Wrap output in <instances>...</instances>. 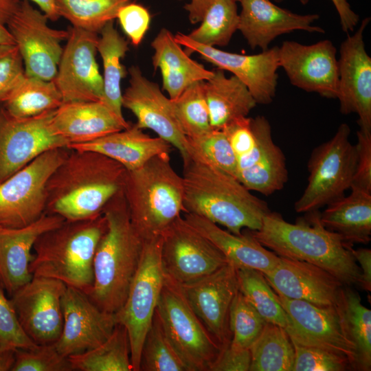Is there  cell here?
<instances>
[{"label": "cell", "instance_id": "1", "mask_svg": "<svg viewBox=\"0 0 371 371\" xmlns=\"http://www.w3.org/2000/svg\"><path fill=\"white\" fill-rule=\"evenodd\" d=\"M126 170L100 153L69 149L47 184L45 213L65 221L91 218L122 189Z\"/></svg>", "mask_w": 371, "mask_h": 371}, {"label": "cell", "instance_id": "2", "mask_svg": "<svg viewBox=\"0 0 371 371\" xmlns=\"http://www.w3.org/2000/svg\"><path fill=\"white\" fill-rule=\"evenodd\" d=\"M295 223L286 221L277 212H268L258 230H248L265 247L279 256L315 265L344 285H359L361 272L352 245L321 223L317 210Z\"/></svg>", "mask_w": 371, "mask_h": 371}, {"label": "cell", "instance_id": "3", "mask_svg": "<svg viewBox=\"0 0 371 371\" xmlns=\"http://www.w3.org/2000/svg\"><path fill=\"white\" fill-rule=\"evenodd\" d=\"M183 164V213L205 218L236 235L261 227L268 205L237 178L190 158Z\"/></svg>", "mask_w": 371, "mask_h": 371}, {"label": "cell", "instance_id": "4", "mask_svg": "<svg viewBox=\"0 0 371 371\" xmlns=\"http://www.w3.org/2000/svg\"><path fill=\"white\" fill-rule=\"evenodd\" d=\"M106 228L93 258V284L87 294L101 310L116 313L137 271L144 240L133 227L122 189L106 203Z\"/></svg>", "mask_w": 371, "mask_h": 371}, {"label": "cell", "instance_id": "5", "mask_svg": "<svg viewBox=\"0 0 371 371\" xmlns=\"http://www.w3.org/2000/svg\"><path fill=\"white\" fill-rule=\"evenodd\" d=\"M106 228L103 214L88 219L65 221L42 234L33 247L32 276L52 278L87 294L93 284V258Z\"/></svg>", "mask_w": 371, "mask_h": 371}, {"label": "cell", "instance_id": "6", "mask_svg": "<svg viewBox=\"0 0 371 371\" xmlns=\"http://www.w3.org/2000/svg\"><path fill=\"white\" fill-rule=\"evenodd\" d=\"M122 192L131 221L143 240L161 236L184 212L183 178L172 166L170 154L126 170Z\"/></svg>", "mask_w": 371, "mask_h": 371}, {"label": "cell", "instance_id": "7", "mask_svg": "<svg viewBox=\"0 0 371 371\" xmlns=\"http://www.w3.org/2000/svg\"><path fill=\"white\" fill-rule=\"evenodd\" d=\"M156 311L186 371H210L222 348L193 311L181 284L165 273Z\"/></svg>", "mask_w": 371, "mask_h": 371}, {"label": "cell", "instance_id": "8", "mask_svg": "<svg viewBox=\"0 0 371 371\" xmlns=\"http://www.w3.org/2000/svg\"><path fill=\"white\" fill-rule=\"evenodd\" d=\"M350 133L349 126L343 123L330 139L314 149L308 162L307 186L294 205L297 212L316 211L344 196L350 188L357 152Z\"/></svg>", "mask_w": 371, "mask_h": 371}, {"label": "cell", "instance_id": "9", "mask_svg": "<svg viewBox=\"0 0 371 371\" xmlns=\"http://www.w3.org/2000/svg\"><path fill=\"white\" fill-rule=\"evenodd\" d=\"M161 236L144 240L137 271L117 322L126 329L131 346L133 371H139L142 344L157 308L164 280L161 258Z\"/></svg>", "mask_w": 371, "mask_h": 371}, {"label": "cell", "instance_id": "10", "mask_svg": "<svg viewBox=\"0 0 371 371\" xmlns=\"http://www.w3.org/2000/svg\"><path fill=\"white\" fill-rule=\"evenodd\" d=\"M69 152L48 150L0 184L1 227H25L45 214L48 180Z\"/></svg>", "mask_w": 371, "mask_h": 371}, {"label": "cell", "instance_id": "11", "mask_svg": "<svg viewBox=\"0 0 371 371\" xmlns=\"http://www.w3.org/2000/svg\"><path fill=\"white\" fill-rule=\"evenodd\" d=\"M48 21L28 0H21L8 29L22 57L25 75L52 80L63 51L61 42L67 39L69 31L54 29Z\"/></svg>", "mask_w": 371, "mask_h": 371}, {"label": "cell", "instance_id": "12", "mask_svg": "<svg viewBox=\"0 0 371 371\" xmlns=\"http://www.w3.org/2000/svg\"><path fill=\"white\" fill-rule=\"evenodd\" d=\"M275 293L287 315L288 324L284 329L291 339L341 355L355 369L356 348L348 333L339 302L335 306H318Z\"/></svg>", "mask_w": 371, "mask_h": 371}, {"label": "cell", "instance_id": "13", "mask_svg": "<svg viewBox=\"0 0 371 371\" xmlns=\"http://www.w3.org/2000/svg\"><path fill=\"white\" fill-rule=\"evenodd\" d=\"M54 111L18 117L0 103V184L44 152L67 148L53 129Z\"/></svg>", "mask_w": 371, "mask_h": 371}, {"label": "cell", "instance_id": "14", "mask_svg": "<svg viewBox=\"0 0 371 371\" xmlns=\"http://www.w3.org/2000/svg\"><path fill=\"white\" fill-rule=\"evenodd\" d=\"M161 237L164 273L181 285L195 282L229 263L224 254L182 216Z\"/></svg>", "mask_w": 371, "mask_h": 371}, {"label": "cell", "instance_id": "15", "mask_svg": "<svg viewBox=\"0 0 371 371\" xmlns=\"http://www.w3.org/2000/svg\"><path fill=\"white\" fill-rule=\"evenodd\" d=\"M175 41L190 55L197 53L201 58L218 69L231 72L248 88L257 104H268L276 95L279 65L278 48H268L260 54H240L199 43L187 34L178 32Z\"/></svg>", "mask_w": 371, "mask_h": 371}, {"label": "cell", "instance_id": "16", "mask_svg": "<svg viewBox=\"0 0 371 371\" xmlns=\"http://www.w3.org/2000/svg\"><path fill=\"white\" fill-rule=\"evenodd\" d=\"M67 286L61 281L34 277L10 295L19 323L36 345L54 344L63 328L61 300Z\"/></svg>", "mask_w": 371, "mask_h": 371}, {"label": "cell", "instance_id": "17", "mask_svg": "<svg viewBox=\"0 0 371 371\" xmlns=\"http://www.w3.org/2000/svg\"><path fill=\"white\" fill-rule=\"evenodd\" d=\"M97 33L71 27L54 82L63 102L100 101L103 80L95 56Z\"/></svg>", "mask_w": 371, "mask_h": 371}, {"label": "cell", "instance_id": "18", "mask_svg": "<svg viewBox=\"0 0 371 371\" xmlns=\"http://www.w3.org/2000/svg\"><path fill=\"white\" fill-rule=\"evenodd\" d=\"M278 57L280 67L293 85L322 97L337 98L338 59L331 41L312 45L286 41L278 48Z\"/></svg>", "mask_w": 371, "mask_h": 371}, {"label": "cell", "instance_id": "19", "mask_svg": "<svg viewBox=\"0 0 371 371\" xmlns=\"http://www.w3.org/2000/svg\"><path fill=\"white\" fill-rule=\"evenodd\" d=\"M369 21L370 18L364 19L340 45L337 96L341 113H357L360 130L366 133H371V58L363 41Z\"/></svg>", "mask_w": 371, "mask_h": 371}, {"label": "cell", "instance_id": "20", "mask_svg": "<svg viewBox=\"0 0 371 371\" xmlns=\"http://www.w3.org/2000/svg\"><path fill=\"white\" fill-rule=\"evenodd\" d=\"M63 328L54 344L65 357L78 355L104 342L117 324L115 314L98 308L83 291L67 286L61 300Z\"/></svg>", "mask_w": 371, "mask_h": 371}, {"label": "cell", "instance_id": "21", "mask_svg": "<svg viewBox=\"0 0 371 371\" xmlns=\"http://www.w3.org/2000/svg\"><path fill=\"white\" fill-rule=\"evenodd\" d=\"M128 87L122 93V107L137 118L135 125L154 131L158 137L175 147L182 160L188 158L186 137L175 117L171 100L159 85L147 79L137 66L128 69Z\"/></svg>", "mask_w": 371, "mask_h": 371}, {"label": "cell", "instance_id": "22", "mask_svg": "<svg viewBox=\"0 0 371 371\" xmlns=\"http://www.w3.org/2000/svg\"><path fill=\"white\" fill-rule=\"evenodd\" d=\"M194 313L222 349L231 341L229 316L238 291L237 268L229 262L212 273L181 285Z\"/></svg>", "mask_w": 371, "mask_h": 371}, {"label": "cell", "instance_id": "23", "mask_svg": "<svg viewBox=\"0 0 371 371\" xmlns=\"http://www.w3.org/2000/svg\"><path fill=\"white\" fill-rule=\"evenodd\" d=\"M263 275L279 295L318 306L337 305L344 285L315 265L281 256L276 267Z\"/></svg>", "mask_w": 371, "mask_h": 371}, {"label": "cell", "instance_id": "24", "mask_svg": "<svg viewBox=\"0 0 371 371\" xmlns=\"http://www.w3.org/2000/svg\"><path fill=\"white\" fill-rule=\"evenodd\" d=\"M256 144L247 155L237 159L236 177L249 190L268 196L283 188L288 180L286 158L273 140L268 120L251 117Z\"/></svg>", "mask_w": 371, "mask_h": 371}, {"label": "cell", "instance_id": "25", "mask_svg": "<svg viewBox=\"0 0 371 371\" xmlns=\"http://www.w3.org/2000/svg\"><path fill=\"white\" fill-rule=\"evenodd\" d=\"M239 30L251 49H267L276 37L295 30L324 33L313 25L319 16L299 14L283 9L269 0H240Z\"/></svg>", "mask_w": 371, "mask_h": 371}, {"label": "cell", "instance_id": "26", "mask_svg": "<svg viewBox=\"0 0 371 371\" xmlns=\"http://www.w3.org/2000/svg\"><path fill=\"white\" fill-rule=\"evenodd\" d=\"M65 221L58 215L45 213L27 226L0 228V282L10 296L33 277L29 266L36 239Z\"/></svg>", "mask_w": 371, "mask_h": 371}, {"label": "cell", "instance_id": "27", "mask_svg": "<svg viewBox=\"0 0 371 371\" xmlns=\"http://www.w3.org/2000/svg\"><path fill=\"white\" fill-rule=\"evenodd\" d=\"M52 124L55 133L68 146L93 141L128 128L131 124L119 119L101 101L63 102L56 109Z\"/></svg>", "mask_w": 371, "mask_h": 371}, {"label": "cell", "instance_id": "28", "mask_svg": "<svg viewBox=\"0 0 371 371\" xmlns=\"http://www.w3.org/2000/svg\"><path fill=\"white\" fill-rule=\"evenodd\" d=\"M183 217L195 230L212 243L236 268L271 271L280 256L262 245L249 232L236 235L202 216L183 213Z\"/></svg>", "mask_w": 371, "mask_h": 371}, {"label": "cell", "instance_id": "29", "mask_svg": "<svg viewBox=\"0 0 371 371\" xmlns=\"http://www.w3.org/2000/svg\"><path fill=\"white\" fill-rule=\"evenodd\" d=\"M171 146L161 137L145 133L135 124L91 142L71 144L68 148L100 153L120 163L126 170H131L157 155L170 154Z\"/></svg>", "mask_w": 371, "mask_h": 371}, {"label": "cell", "instance_id": "30", "mask_svg": "<svg viewBox=\"0 0 371 371\" xmlns=\"http://www.w3.org/2000/svg\"><path fill=\"white\" fill-rule=\"evenodd\" d=\"M151 46L155 52L152 64L155 70H160L162 88L170 99L177 98L192 84L208 80L214 74V70L207 69L190 58L172 32L166 28L159 32Z\"/></svg>", "mask_w": 371, "mask_h": 371}, {"label": "cell", "instance_id": "31", "mask_svg": "<svg viewBox=\"0 0 371 371\" xmlns=\"http://www.w3.org/2000/svg\"><path fill=\"white\" fill-rule=\"evenodd\" d=\"M203 92L212 128L222 129L238 119L247 117L256 102L248 88L236 76L227 77L223 70H214L203 81Z\"/></svg>", "mask_w": 371, "mask_h": 371}, {"label": "cell", "instance_id": "32", "mask_svg": "<svg viewBox=\"0 0 371 371\" xmlns=\"http://www.w3.org/2000/svg\"><path fill=\"white\" fill-rule=\"evenodd\" d=\"M350 190L349 195L326 205L320 221L349 244H368L371 240V192Z\"/></svg>", "mask_w": 371, "mask_h": 371}, {"label": "cell", "instance_id": "33", "mask_svg": "<svg viewBox=\"0 0 371 371\" xmlns=\"http://www.w3.org/2000/svg\"><path fill=\"white\" fill-rule=\"evenodd\" d=\"M100 34L97 49L103 65V95L100 101L119 119L126 121L122 109L121 81L126 72L121 60L128 50V43L114 27L113 21L107 23Z\"/></svg>", "mask_w": 371, "mask_h": 371}, {"label": "cell", "instance_id": "34", "mask_svg": "<svg viewBox=\"0 0 371 371\" xmlns=\"http://www.w3.org/2000/svg\"><path fill=\"white\" fill-rule=\"evenodd\" d=\"M12 115L29 117L54 111L63 103V98L54 80L25 75L0 100Z\"/></svg>", "mask_w": 371, "mask_h": 371}, {"label": "cell", "instance_id": "35", "mask_svg": "<svg viewBox=\"0 0 371 371\" xmlns=\"http://www.w3.org/2000/svg\"><path fill=\"white\" fill-rule=\"evenodd\" d=\"M68 358L73 370L133 371L128 335L119 323L100 345Z\"/></svg>", "mask_w": 371, "mask_h": 371}, {"label": "cell", "instance_id": "36", "mask_svg": "<svg viewBox=\"0 0 371 371\" xmlns=\"http://www.w3.org/2000/svg\"><path fill=\"white\" fill-rule=\"evenodd\" d=\"M249 371H293L295 350L286 330L267 322L250 348Z\"/></svg>", "mask_w": 371, "mask_h": 371}, {"label": "cell", "instance_id": "37", "mask_svg": "<svg viewBox=\"0 0 371 371\" xmlns=\"http://www.w3.org/2000/svg\"><path fill=\"white\" fill-rule=\"evenodd\" d=\"M348 333L356 348L355 370L371 368V311L363 306L359 295L344 287L339 301Z\"/></svg>", "mask_w": 371, "mask_h": 371}, {"label": "cell", "instance_id": "38", "mask_svg": "<svg viewBox=\"0 0 371 371\" xmlns=\"http://www.w3.org/2000/svg\"><path fill=\"white\" fill-rule=\"evenodd\" d=\"M236 0H213L206 10L201 25L188 36L199 43L210 46L227 45L238 30L239 14Z\"/></svg>", "mask_w": 371, "mask_h": 371}, {"label": "cell", "instance_id": "39", "mask_svg": "<svg viewBox=\"0 0 371 371\" xmlns=\"http://www.w3.org/2000/svg\"><path fill=\"white\" fill-rule=\"evenodd\" d=\"M130 0H56L60 17L72 27L100 33L104 25L117 17L118 10Z\"/></svg>", "mask_w": 371, "mask_h": 371}, {"label": "cell", "instance_id": "40", "mask_svg": "<svg viewBox=\"0 0 371 371\" xmlns=\"http://www.w3.org/2000/svg\"><path fill=\"white\" fill-rule=\"evenodd\" d=\"M238 289L247 302L269 323L285 328L288 317L263 273L249 268H237Z\"/></svg>", "mask_w": 371, "mask_h": 371}, {"label": "cell", "instance_id": "41", "mask_svg": "<svg viewBox=\"0 0 371 371\" xmlns=\"http://www.w3.org/2000/svg\"><path fill=\"white\" fill-rule=\"evenodd\" d=\"M186 150L188 158L212 166L236 177L237 158L222 129L212 128L197 136L186 137Z\"/></svg>", "mask_w": 371, "mask_h": 371}, {"label": "cell", "instance_id": "42", "mask_svg": "<svg viewBox=\"0 0 371 371\" xmlns=\"http://www.w3.org/2000/svg\"><path fill=\"white\" fill-rule=\"evenodd\" d=\"M203 85V81L196 82L177 98L170 99L175 117L186 137L197 136L212 128Z\"/></svg>", "mask_w": 371, "mask_h": 371}, {"label": "cell", "instance_id": "43", "mask_svg": "<svg viewBox=\"0 0 371 371\" xmlns=\"http://www.w3.org/2000/svg\"><path fill=\"white\" fill-rule=\"evenodd\" d=\"M139 371H186L170 344L156 311L142 344Z\"/></svg>", "mask_w": 371, "mask_h": 371}, {"label": "cell", "instance_id": "44", "mask_svg": "<svg viewBox=\"0 0 371 371\" xmlns=\"http://www.w3.org/2000/svg\"><path fill=\"white\" fill-rule=\"evenodd\" d=\"M267 322L238 290L230 307L229 324L232 346L250 349Z\"/></svg>", "mask_w": 371, "mask_h": 371}, {"label": "cell", "instance_id": "45", "mask_svg": "<svg viewBox=\"0 0 371 371\" xmlns=\"http://www.w3.org/2000/svg\"><path fill=\"white\" fill-rule=\"evenodd\" d=\"M72 370L69 358L60 354L54 344L16 350L15 361L12 369V371Z\"/></svg>", "mask_w": 371, "mask_h": 371}, {"label": "cell", "instance_id": "46", "mask_svg": "<svg viewBox=\"0 0 371 371\" xmlns=\"http://www.w3.org/2000/svg\"><path fill=\"white\" fill-rule=\"evenodd\" d=\"M291 341L295 350L293 371H344L352 368L348 360L341 355Z\"/></svg>", "mask_w": 371, "mask_h": 371}, {"label": "cell", "instance_id": "47", "mask_svg": "<svg viewBox=\"0 0 371 371\" xmlns=\"http://www.w3.org/2000/svg\"><path fill=\"white\" fill-rule=\"evenodd\" d=\"M25 334L0 282V352L37 346Z\"/></svg>", "mask_w": 371, "mask_h": 371}, {"label": "cell", "instance_id": "48", "mask_svg": "<svg viewBox=\"0 0 371 371\" xmlns=\"http://www.w3.org/2000/svg\"><path fill=\"white\" fill-rule=\"evenodd\" d=\"M116 19L134 46L140 44L149 28L150 15L143 5L128 3L118 10Z\"/></svg>", "mask_w": 371, "mask_h": 371}, {"label": "cell", "instance_id": "49", "mask_svg": "<svg viewBox=\"0 0 371 371\" xmlns=\"http://www.w3.org/2000/svg\"><path fill=\"white\" fill-rule=\"evenodd\" d=\"M24 75L23 59L16 45H0V100Z\"/></svg>", "mask_w": 371, "mask_h": 371}, {"label": "cell", "instance_id": "50", "mask_svg": "<svg viewBox=\"0 0 371 371\" xmlns=\"http://www.w3.org/2000/svg\"><path fill=\"white\" fill-rule=\"evenodd\" d=\"M357 164L350 188L371 192V133L357 132Z\"/></svg>", "mask_w": 371, "mask_h": 371}, {"label": "cell", "instance_id": "51", "mask_svg": "<svg viewBox=\"0 0 371 371\" xmlns=\"http://www.w3.org/2000/svg\"><path fill=\"white\" fill-rule=\"evenodd\" d=\"M222 130L225 132L237 159L249 153L256 144L251 125V117H245L229 123Z\"/></svg>", "mask_w": 371, "mask_h": 371}, {"label": "cell", "instance_id": "52", "mask_svg": "<svg viewBox=\"0 0 371 371\" xmlns=\"http://www.w3.org/2000/svg\"><path fill=\"white\" fill-rule=\"evenodd\" d=\"M250 349L239 348L229 344L222 349L210 371H249Z\"/></svg>", "mask_w": 371, "mask_h": 371}, {"label": "cell", "instance_id": "53", "mask_svg": "<svg viewBox=\"0 0 371 371\" xmlns=\"http://www.w3.org/2000/svg\"><path fill=\"white\" fill-rule=\"evenodd\" d=\"M19 3L16 0H0V45L15 44L8 29V23Z\"/></svg>", "mask_w": 371, "mask_h": 371}, {"label": "cell", "instance_id": "54", "mask_svg": "<svg viewBox=\"0 0 371 371\" xmlns=\"http://www.w3.org/2000/svg\"><path fill=\"white\" fill-rule=\"evenodd\" d=\"M353 256L361 272L359 286L367 292L371 291V250L368 248L352 249Z\"/></svg>", "mask_w": 371, "mask_h": 371}, {"label": "cell", "instance_id": "55", "mask_svg": "<svg viewBox=\"0 0 371 371\" xmlns=\"http://www.w3.org/2000/svg\"><path fill=\"white\" fill-rule=\"evenodd\" d=\"M309 0H300L306 4ZM339 16L341 27L344 32L353 31L359 19V16L350 8L347 0H331Z\"/></svg>", "mask_w": 371, "mask_h": 371}, {"label": "cell", "instance_id": "56", "mask_svg": "<svg viewBox=\"0 0 371 371\" xmlns=\"http://www.w3.org/2000/svg\"><path fill=\"white\" fill-rule=\"evenodd\" d=\"M213 0H190L189 3L185 5L186 10L188 12L190 21L194 24L201 22L202 18ZM240 1V0H236Z\"/></svg>", "mask_w": 371, "mask_h": 371}, {"label": "cell", "instance_id": "57", "mask_svg": "<svg viewBox=\"0 0 371 371\" xmlns=\"http://www.w3.org/2000/svg\"><path fill=\"white\" fill-rule=\"evenodd\" d=\"M21 1V0H16ZM35 3L49 20L56 21L60 18L57 10L56 0H28Z\"/></svg>", "mask_w": 371, "mask_h": 371}, {"label": "cell", "instance_id": "58", "mask_svg": "<svg viewBox=\"0 0 371 371\" xmlns=\"http://www.w3.org/2000/svg\"><path fill=\"white\" fill-rule=\"evenodd\" d=\"M15 361V350L0 352V371L12 370Z\"/></svg>", "mask_w": 371, "mask_h": 371}, {"label": "cell", "instance_id": "59", "mask_svg": "<svg viewBox=\"0 0 371 371\" xmlns=\"http://www.w3.org/2000/svg\"><path fill=\"white\" fill-rule=\"evenodd\" d=\"M274 1H276V2H281V1H282L284 0H274Z\"/></svg>", "mask_w": 371, "mask_h": 371}, {"label": "cell", "instance_id": "60", "mask_svg": "<svg viewBox=\"0 0 371 371\" xmlns=\"http://www.w3.org/2000/svg\"><path fill=\"white\" fill-rule=\"evenodd\" d=\"M0 228H1V227H0Z\"/></svg>", "mask_w": 371, "mask_h": 371}]
</instances>
